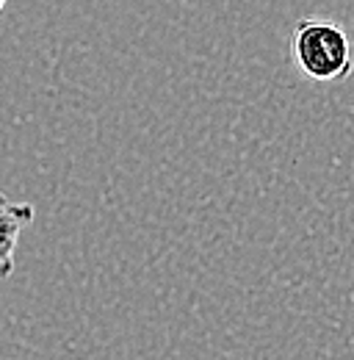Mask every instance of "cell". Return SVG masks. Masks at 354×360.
Returning <instances> with one entry per match:
<instances>
[{"label": "cell", "instance_id": "obj_1", "mask_svg": "<svg viewBox=\"0 0 354 360\" xmlns=\"http://www.w3.org/2000/svg\"><path fill=\"white\" fill-rule=\"evenodd\" d=\"M291 58L313 84L346 81L354 72L352 42L343 25L324 17H305L291 31Z\"/></svg>", "mask_w": 354, "mask_h": 360}, {"label": "cell", "instance_id": "obj_2", "mask_svg": "<svg viewBox=\"0 0 354 360\" xmlns=\"http://www.w3.org/2000/svg\"><path fill=\"white\" fill-rule=\"evenodd\" d=\"M34 222L31 202H11L0 194V280L14 271V252L20 244V233Z\"/></svg>", "mask_w": 354, "mask_h": 360}, {"label": "cell", "instance_id": "obj_3", "mask_svg": "<svg viewBox=\"0 0 354 360\" xmlns=\"http://www.w3.org/2000/svg\"><path fill=\"white\" fill-rule=\"evenodd\" d=\"M6 3H8V0H0V11H3V8H6Z\"/></svg>", "mask_w": 354, "mask_h": 360}]
</instances>
